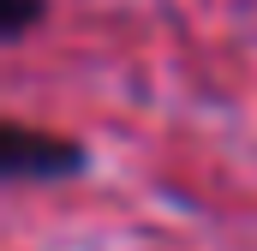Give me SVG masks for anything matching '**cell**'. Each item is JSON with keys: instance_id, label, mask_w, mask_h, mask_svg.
I'll list each match as a JSON object with an SVG mask.
<instances>
[{"instance_id": "1", "label": "cell", "mask_w": 257, "mask_h": 251, "mask_svg": "<svg viewBox=\"0 0 257 251\" xmlns=\"http://www.w3.org/2000/svg\"><path fill=\"white\" fill-rule=\"evenodd\" d=\"M90 162V150L66 132H42L30 120L0 126V174L6 186H48V180H78Z\"/></svg>"}, {"instance_id": "2", "label": "cell", "mask_w": 257, "mask_h": 251, "mask_svg": "<svg viewBox=\"0 0 257 251\" xmlns=\"http://www.w3.org/2000/svg\"><path fill=\"white\" fill-rule=\"evenodd\" d=\"M42 12H48V0H0V36L6 42H24Z\"/></svg>"}]
</instances>
